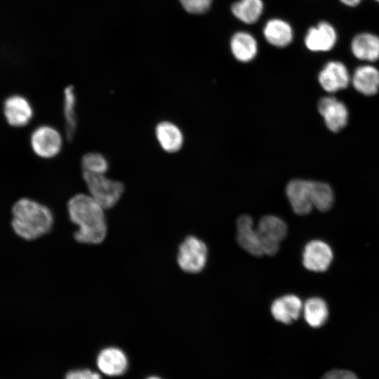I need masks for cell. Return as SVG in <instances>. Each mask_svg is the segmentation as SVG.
<instances>
[{"instance_id": "obj_7", "label": "cell", "mask_w": 379, "mask_h": 379, "mask_svg": "<svg viewBox=\"0 0 379 379\" xmlns=\"http://www.w3.org/2000/svg\"><path fill=\"white\" fill-rule=\"evenodd\" d=\"M3 113L8 125L14 128H21L32 121L34 109L27 98L22 95L14 94L4 100Z\"/></svg>"}, {"instance_id": "obj_24", "label": "cell", "mask_w": 379, "mask_h": 379, "mask_svg": "<svg viewBox=\"0 0 379 379\" xmlns=\"http://www.w3.org/2000/svg\"><path fill=\"white\" fill-rule=\"evenodd\" d=\"M311 199L313 207L320 211H327L333 204V190L326 183L311 181Z\"/></svg>"}, {"instance_id": "obj_5", "label": "cell", "mask_w": 379, "mask_h": 379, "mask_svg": "<svg viewBox=\"0 0 379 379\" xmlns=\"http://www.w3.org/2000/svg\"><path fill=\"white\" fill-rule=\"evenodd\" d=\"M208 249L205 243L195 236H187L180 244L177 261L182 270L199 273L204 268Z\"/></svg>"}, {"instance_id": "obj_29", "label": "cell", "mask_w": 379, "mask_h": 379, "mask_svg": "<svg viewBox=\"0 0 379 379\" xmlns=\"http://www.w3.org/2000/svg\"><path fill=\"white\" fill-rule=\"evenodd\" d=\"M343 4L347 6H356L360 4L362 0H339Z\"/></svg>"}, {"instance_id": "obj_13", "label": "cell", "mask_w": 379, "mask_h": 379, "mask_svg": "<svg viewBox=\"0 0 379 379\" xmlns=\"http://www.w3.org/2000/svg\"><path fill=\"white\" fill-rule=\"evenodd\" d=\"M237 240L239 246L254 256L264 255L257 230L251 216L241 215L237 220Z\"/></svg>"}, {"instance_id": "obj_19", "label": "cell", "mask_w": 379, "mask_h": 379, "mask_svg": "<svg viewBox=\"0 0 379 379\" xmlns=\"http://www.w3.org/2000/svg\"><path fill=\"white\" fill-rule=\"evenodd\" d=\"M351 50L359 60L375 61L379 59V37L371 33H360L353 38Z\"/></svg>"}, {"instance_id": "obj_9", "label": "cell", "mask_w": 379, "mask_h": 379, "mask_svg": "<svg viewBox=\"0 0 379 379\" xmlns=\"http://www.w3.org/2000/svg\"><path fill=\"white\" fill-rule=\"evenodd\" d=\"M286 194L295 213L302 215L312 211L311 180H290L286 186Z\"/></svg>"}, {"instance_id": "obj_18", "label": "cell", "mask_w": 379, "mask_h": 379, "mask_svg": "<svg viewBox=\"0 0 379 379\" xmlns=\"http://www.w3.org/2000/svg\"><path fill=\"white\" fill-rule=\"evenodd\" d=\"M233 56L239 62H248L255 58L258 53V43L249 32L239 31L234 33L230 42Z\"/></svg>"}, {"instance_id": "obj_28", "label": "cell", "mask_w": 379, "mask_h": 379, "mask_svg": "<svg viewBox=\"0 0 379 379\" xmlns=\"http://www.w3.org/2000/svg\"><path fill=\"white\" fill-rule=\"evenodd\" d=\"M65 379H101V377L89 369H79L68 372Z\"/></svg>"}, {"instance_id": "obj_22", "label": "cell", "mask_w": 379, "mask_h": 379, "mask_svg": "<svg viewBox=\"0 0 379 379\" xmlns=\"http://www.w3.org/2000/svg\"><path fill=\"white\" fill-rule=\"evenodd\" d=\"M264 8L262 0H239L231 6L234 16L246 24L256 22Z\"/></svg>"}, {"instance_id": "obj_11", "label": "cell", "mask_w": 379, "mask_h": 379, "mask_svg": "<svg viewBox=\"0 0 379 379\" xmlns=\"http://www.w3.org/2000/svg\"><path fill=\"white\" fill-rule=\"evenodd\" d=\"M318 109L330 131L338 132L346 126L348 111L341 101L333 97L322 98L318 102Z\"/></svg>"}, {"instance_id": "obj_25", "label": "cell", "mask_w": 379, "mask_h": 379, "mask_svg": "<svg viewBox=\"0 0 379 379\" xmlns=\"http://www.w3.org/2000/svg\"><path fill=\"white\" fill-rule=\"evenodd\" d=\"M82 173L94 175L106 174L109 168L107 157L98 152L84 154L81 159Z\"/></svg>"}, {"instance_id": "obj_14", "label": "cell", "mask_w": 379, "mask_h": 379, "mask_svg": "<svg viewBox=\"0 0 379 379\" xmlns=\"http://www.w3.org/2000/svg\"><path fill=\"white\" fill-rule=\"evenodd\" d=\"M155 138L160 147L166 152L175 153L182 147L184 135L181 129L169 121H161L154 128Z\"/></svg>"}, {"instance_id": "obj_26", "label": "cell", "mask_w": 379, "mask_h": 379, "mask_svg": "<svg viewBox=\"0 0 379 379\" xmlns=\"http://www.w3.org/2000/svg\"><path fill=\"white\" fill-rule=\"evenodd\" d=\"M183 9L190 14L199 15L207 12L213 0H178Z\"/></svg>"}, {"instance_id": "obj_10", "label": "cell", "mask_w": 379, "mask_h": 379, "mask_svg": "<svg viewBox=\"0 0 379 379\" xmlns=\"http://www.w3.org/2000/svg\"><path fill=\"white\" fill-rule=\"evenodd\" d=\"M304 41L305 46L311 51H328L336 43L337 33L332 25L321 21L307 30Z\"/></svg>"}, {"instance_id": "obj_17", "label": "cell", "mask_w": 379, "mask_h": 379, "mask_svg": "<svg viewBox=\"0 0 379 379\" xmlns=\"http://www.w3.org/2000/svg\"><path fill=\"white\" fill-rule=\"evenodd\" d=\"M265 40L272 46L284 48L293 39V30L291 25L280 18H272L266 22L263 27Z\"/></svg>"}, {"instance_id": "obj_31", "label": "cell", "mask_w": 379, "mask_h": 379, "mask_svg": "<svg viewBox=\"0 0 379 379\" xmlns=\"http://www.w3.org/2000/svg\"><path fill=\"white\" fill-rule=\"evenodd\" d=\"M375 1H378L379 3V0H375Z\"/></svg>"}, {"instance_id": "obj_21", "label": "cell", "mask_w": 379, "mask_h": 379, "mask_svg": "<svg viewBox=\"0 0 379 379\" xmlns=\"http://www.w3.org/2000/svg\"><path fill=\"white\" fill-rule=\"evenodd\" d=\"M77 97L74 86H67L63 91L62 114L65 137L69 140L74 138L77 129Z\"/></svg>"}, {"instance_id": "obj_1", "label": "cell", "mask_w": 379, "mask_h": 379, "mask_svg": "<svg viewBox=\"0 0 379 379\" xmlns=\"http://www.w3.org/2000/svg\"><path fill=\"white\" fill-rule=\"evenodd\" d=\"M67 210L69 220L77 226L74 232L77 241L94 245L105 240L107 232L105 209L88 194L72 196L67 201Z\"/></svg>"}, {"instance_id": "obj_15", "label": "cell", "mask_w": 379, "mask_h": 379, "mask_svg": "<svg viewBox=\"0 0 379 379\" xmlns=\"http://www.w3.org/2000/svg\"><path fill=\"white\" fill-rule=\"evenodd\" d=\"M302 307L301 300L298 296L288 294L275 299L270 311L275 320L290 324L298 319Z\"/></svg>"}, {"instance_id": "obj_27", "label": "cell", "mask_w": 379, "mask_h": 379, "mask_svg": "<svg viewBox=\"0 0 379 379\" xmlns=\"http://www.w3.org/2000/svg\"><path fill=\"white\" fill-rule=\"evenodd\" d=\"M320 379H359V378L351 371L332 369L326 372Z\"/></svg>"}, {"instance_id": "obj_4", "label": "cell", "mask_w": 379, "mask_h": 379, "mask_svg": "<svg viewBox=\"0 0 379 379\" xmlns=\"http://www.w3.org/2000/svg\"><path fill=\"white\" fill-rule=\"evenodd\" d=\"M30 147L39 158L50 159L57 157L63 147L64 138L55 127L41 124L36 127L30 135Z\"/></svg>"}, {"instance_id": "obj_30", "label": "cell", "mask_w": 379, "mask_h": 379, "mask_svg": "<svg viewBox=\"0 0 379 379\" xmlns=\"http://www.w3.org/2000/svg\"><path fill=\"white\" fill-rule=\"evenodd\" d=\"M147 379H161L160 378H158V377H156V376H152V377H149Z\"/></svg>"}, {"instance_id": "obj_12", "label": "cell", "mask_w": 379, "mask_h": 379, "mask_svg": "<svg viewBox=\"0 0 379 379\" xmlns=\"http://www.w3.org/2000/svg\"><path fill=\"white\" fill-rule=\"evenodd\" d=\"M321 86L328 93H335L346 88L350 83V74L346 66L339 61H331L325 65L318 77Z\"/></svg>"}, {"instance_id": "obj_2", "label": "cell", "mask_w": 379, "mask_h": 379, "mask_svg": "<svg viewBox=\"0 0 379 379\" xmlns=\"http://www.w3.org/2000/svg\"><path fill=\"white\" fill-rule=\"evenodd\" d=\"M11 214L14 232L27 241L48 234L54 223L53 212L47 206L27 197L20 198L14 203Z\"/></svg>"}, {"instance_id": "obj_6", "label": "cell", "mask_w": 379, "mask_h": 379, "mask_svg": "<svg viewBox=\"0 0 379 379\" xmlns=\"http://www.w3.org/2000/svg\"><path fill=\"white\" fill-rule=\"evenodd\" d=\"M256 230L263 253L274 255L279 251L280 242L286 236L287 226L280 218L267 215L260 219Z\"/></svg>"}, {"instance_id": "obj_8", "label": "cell", "mask_w": 379, "mask_h": 379, "mask_svg": "<svg viewBox=\"0 0 379 379\" xmlns=\"http://www.w3.org/2000/svg\"><path fill=\"white\" fill-rule=\"evenodd\" d=\"M333 251L324 241L313 240L308 242L303 251L302 264L313 272L326 271L333 260Z\"/></svg>"}, {"instance_id": "obj_16", "label": "cell", "mask_w": 379, "mask_h": 379, "mask_svg": "<svg viewBox=\"0 0 379 379\" xmlns=\"http://www.w3.org/2000/svg\"><path fill=\"white\" fill-rule=\"evenodd\" d=\"M100 371L109 376L123 374L127 368L128 360L125 353L119 348L109 347L102 350L97 357Z\"/></svg>"}, {"instance_id": "obj_20", "label": "cell", "mask_w": 379, "mask_h": 379, "mask_svg": "<svg viewBox=\"0 0 379 379\" xmlns=\"http://www.w3.org/2000/svg\"><path fill=\"white\" fill-rule=\"evenodd\" d=\"M352 83L359 93L373 95L379 90V70L368 65L359 66L353 73Z\"/></svg>"}, {"instance_id": "obj_3", "label": "cell", "mask_w": 379, "mask_h": 379, "mask_svg": "<svg viewBox=\"0 0 379 379\" xmlns=\"http://www.w3.org/2000/svg\"><path fill=\"white\" fill-rule=\"evenodd\" d=\"M88 194L105 210L113 208L121 199L125 190L119 180L106 174L94 175L82 173Z\"/></svg>"}, {"instance_id": "obj_23", "label": "cell", "mask_w": 379, "mask_h": 379, "mask_svg": "<svg viewBox=\"0 0 379 379\" xmlns=\"http://www.w3.org/2000/svg\"><path fill=\"white\" fill-rule=\"evenodd\" d=\"M304 318L309 326L319 328L328 319V309L326 302L318 297L309 298L303 307Z\"/></svg>"}]
</instances>
